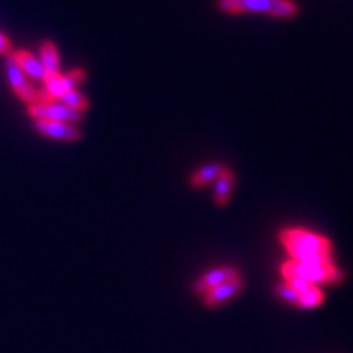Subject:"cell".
Returning <instances> with one entry per match:
<instances>
[{"instance_id": "obj_7", "label": "cell", "mask_w": 353, "mask_h": 353, "mask_svg": "<svg viewBox=\"0 0 353 353\" xmlns=\"http://www.w3.org/2000/svg\"><path fill=\"white\" fill-rule=\"evenodd\" d=\"M241 290H243V279L239 275V277L231 279L223 284H219V285L214 287L212 290H209L205 294H202L203 302L209 307H215V306L230 302L231 299H234L237 294H240Z\"/></svg>"}, {"instance_id": "obj_3", "label": "cell", "mask_w": 353, "mask_h": 353, "mask_svg": "<svg viewBox=\"0 0 353 353\" xmlns=\"http://www.w3.org/2000/svg\"><path fill=\"white\" fill-rule=\"evenodd\" d=\"M218 8L227 14H263L275 18L297 15V6L290 0H218Z\"/></svg>"}, {"instance_id": "obj_14", "label": "cell", "mask_w": 353, "mask_h": 353, "mask_svg": "<svg viewBox=\"0 0 353 353\" xmlns=\"http://www.w3.org/2000/svg\"><path fill=\"white\" fill-rule=\"evenodd\" d=\"M325 299L324 296V292L319 285H312L311 289H307L306 292L301 293L299 297H297V306L299 307H305V309H309V307H316L321 305Z\"/></svg>"}, {"instance_id": "obj_10", "label": "cell", "mask_w": 353, "mask_h": 353, "mask_svg": "<svg viewBox=\"0 0 353 353\" xmlns=\"http://www.w3.org/2000/svg\"><path fill=\"white\" fill-rule=\"evenodd\" d=\"M215 190H214V199L218 206H225L230 202L231 193L234 189V174L227 167L221 171V174L216 176Z\"/></svg>"}, {"instance_id": "obj_2", "label": "cell", "mask_w": 353, "mask_h": 353, "mask_svg": "<svg viewBox=\"0 0 353 353\" xmlns=\"http://www.w3.org/2000/svg\"><path fill=\"white\" fill-rule=\"evenodd\" d=\"M280 272L283 275V280L290 279H302L312 284H336L341 279L343 274L337 268V265L333 262H297L287 259L281 263Z\"/></svg>"}, {"instance_id": "obj_11", "label": "cell", "mask_w": 353, "mask_h": 353, "mask_svg": "<svg viewBox=\"0 0 353 353\" xmlns=\"http://www.w3.org/2000/svg\"><path fill=\"white\" fill-rule=\"evenodd\" d=\"M224 167L225 165L223 163H208L202 168H197L190 176V184L194 189H202V187L214 183Z\"/></svg>"}, {"instance_id": "obj_12", "label": "cell", "mask_w": 353, "mask_h": 353, "mask_svg": "<svg viewBox=\"0 0 353 353\" xmlns=\"http://www.w3.org/2000/svg\"><path fill=\"white\" fill-rule=\"evenodd\" d=\"M14 59L18 63L21 71H26L27 74L34 77V79H37V80H41V81L44 80L46 70H44L41 62H39L31 53H28L26 50H19L14 54Z\"/></svg>"}, {"instance_id": "obj_9", "label": "cell", "mask_w": 353, "mask_h": 353, "mask_svg": "<svg viewBox=\"0 0 353 353\" xmlns=\"http://www.w3.org/2000/svg\"><path fill=\"white\" fill-rule=\"evenodd\" d=\"M239 275L240 272L236 268H231V267H221V268L211 270L206 274H203L202 277L196 281L194 292L197 294H205L206 292L212 290L214 287L223 284L231 279H236Z\"/></svg>"}, {"instance_id": "obj_16", "label": "cell", "mask_w": 353, "mask_h": 353, "mask_svg": "<svg viewBox=\"0 0 353 353\" xmlns=\"http://www.w3.org/2000/svg\"><path fill=\"white\" fill-rule=\"evenodd\" d=\"M275 292H277V294L287 303H293V305L297 303V297H299V294L296 293V290L287 281H283L275 287Z\"/></svg>"}, {"instance_id": "obj_13", "label": "cell", "mask_w": 353, "mask_h": 353, "mask_svg": "<svg viewBox=\"0 0 353 353\" xmlns=\"http://www.w3.org/2000/svg\"><path fill=\"white\" fill-rule=\"evenodd\" d=\"M41 65L44 66L46 72L52 74H59V58H58V52L54 44L50 41H44L41 44Z\"/></svg>"}, {"instance_id": "obj_17", "label": "cell", "mask_w": 353, "mask_h": 353, "mask_svg": "<svg viewBox=\"0 0 353 353\" xmlns=\"http://www.w3.org/2000/svg\"><path fill=\"white\" fill-rule=\"evenodd\" d=\"M12 43H10L2 32H0V54H5V57H10L12 54Z\"/></svg>"}, {"instance_id": "obj_4", "label": "cell", "mask_w": 353, "mask_h": 353, "mask_svg": "<svg viewBox=\"0 0 353 353\" xmlns=\"http://www.w3.org/2000/svg\"><path fill=\"white\" fill-rule=\"evenodd\" d=\"M28 114L34 119H50V121H61L66 124H77L80 123L83 114L79 110L65 106L63 103H53V102H37L30 105Z\"/></svg>"}, {"instance_id": "obj_15", "label": "cell", "mask_w": 353, "mask_h": 353, "mask_svg": "<svg viewBox=\"0 0 353 353\" xmlns=\"http://www.w3.org/2000/svg\"><path fill=\"white\" fill-rule=\"evenodd\" d=\"M59 99H61V103H63L65 106H68L71 109L79 110V112H81V114H83V110H85L88 108L87 99L83 94H80L79 92H75L74 88L70 92L63 93Z\"/></svg>"}, {"instance_id": "obj_5", "label": "cell", "mask_w": 353, "mask_h": 353, "mask_svg": "<svg viewBox=\"0 0 353 353\" xmlns=\"http://www.w3.org/2000/svg\"><path fill=\"white\" fill-rule=\"evenodd\" d=\"M34 128L41 136L63 140V141H77L81 139V131L74 127L72 124L61 123V121H50V119H36Z\"/></svg>"}, {"instance_id": "obj_1", "label": "cell", "mask_w": 353, "mask_h": 353, "mask_svg": "<svg viewBox=\"0 0 353 353\" xmlns=\"http://www.w3.org/2000/svg\"><path fill=\"white\" fill-rule=\"evenodd\" d=\"M280 243L289 259L297 262H333V243L315 231L289 227L280 233Z\"/></svg>"}, {"instance_id": "obj_8", "label": "cell", "mask_w": 353, "mask_h": 353, "mask_svg": "<svg viewBox=\"0 0 353 353\" xmlns=\"http://www.w3.org/2000/svg\"><path fill=\"white\" fill-rule=\"evenodd\" d=\"M84 79V72L77 70L70 75H61V74H52L46 72L44 75V83H46V93L54 99V97H61L63 93L70 92L74 88L75 83H79Z\"/></svg>"}, {"instance_id": "obj_6", "label": "cell", "mask_w": 353, "mask_h": 353, "mask_svg": "<svg viewBox=\"0 0 353 353\" xmlns=\"http://www.w3.org/2000/svg\"><path fill=\"white\" fill-rule=\"evenodd\" d=\"M6 70H8V77H9V83L12 85L15 93L22 99V101L27 102L28 105H34L39 102V94L36 93L34 88H32L27 79L24 77V72L21 71L18 63L15 62L14 57H8L6 59Z\"/></svg>"}]
</instances>
